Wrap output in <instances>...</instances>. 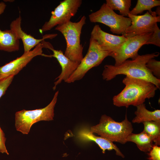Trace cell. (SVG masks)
I'll return each mask as SVG.
<instances>
[{
	"instance_id": "6da1fadb",
	"label": "cell",
	"mask_w": 160,
	"mask_h": 160,
	"mask_svg": "<svg viewBox=\"0 0 160 160\" xmlns=\"http://www.w3.org/2000/svg\"><path fill=\"white\" fill-rule=\"evenodd\" d=\"M159 55V52H156L139 55L135 59L127 60L117 66L106 65L102 74L103 79L109 81L118 75L123 74L132 78L148 81L160 89V79L155 77L146 66L149 60L157 57Z\"/></svg>"
},
{
	"instance_id": "7a4b0ae2",
	"label": "cell",
	"mask_w": 160,
	"mask_h": 160,
	"mask_svg": "<svg viewBox=\"0 0 160 160\" xmlns=\"http://www.w3.org/2000/svg\"><path fill=\"white\" fill-rule=\"evenodd\" d=\"M122 83L125 87L113 98V105L118 107L136 106L144 103L146 99L154 97L158 89L149 81L127 76L123 79Z\"/></svg>"
},
{
	"instance_id": "3957f363",
	"label": "cell",
	"mask_w": 160,
	"mask_h": 160,
	"mask_svg": "<svg viewBox=\"0 0 160 160\" xmlns=\"http://www.w3.org/2000/svg\"><path fill=\"white\" fill-rule=\"evenodd\" d=\"M133 130L131 123L126 114L124 120L121 122L115 121L105 114L101 116L99 123L91 127L90 131L112 142L124 144L128 136Z\"/></svg>"
},
{
	"instance_id": "277c9868",
	"label": "cell",
	"mask_w": 160,
	"mask_h": 160,
	"mask_svg": "<svg viewBox=\"0 0 160 160\" xmlns=\"http://www.w3.org/2000/svg\"><path fill=\"white\" fill-rule=\"evenodd\" d=\"M86 17L83 16L76 22L71 21L56 26L55 29L60 32L66 41V47L64 55L71 60L80 62L83 58V47L80 43V36Z\"/></svg>"
},
{
	"instance_id": "5b68a950",
	"label": "cell",
	"mask_w": 160,
	"mask_h": 160,
	"mask_svg": "<svg viewBox=\"0 0 160 160\" xmlns=\"http://www.w3.org/2000/svg\"><path fill=\"white\" fill-rule=\"evenodd\" d=\"M59 91L55 93L50 103L45 107L32 110L23 109L16 112L15 126L16 130L23 134H28L32 125L39 121L53 120L54 108Z\"/></svg>"
},
{
	"instance_id": "8992f818",
	"label": "cell",
	"mask_w": 160,
	"mask_h": 160,
	"mask_svg": "<svg viewBox=\"0 0 160 160\" xmlns=\"http://www.w3.org/2000/svg\"><path fill=\"white\" fill-rule=\"evenodd\" d=\"M111 53L103 49L95 40L90 37L86 55L76 70L65 82L70 83L81 80L89 71L100 65Z\"/></svg>"
},
{
	"instance_id": "52a82bcc",
	"label": "cell",
	"mask_w": 160,
	"mask_h": 160,
	"mask_svg": "<svg viewBox=\"0 0 160 160\" xmlns=\"http://www.w3.org/2000/svg\"><path fill=\"white\" fill-rule=\"evenodd\" d=\"M92 23H99L108 26L113 33L124 35L127 29L131 25L129 17L119 15L104 3L100 9L89 15Z\"/></svg>"
},
{
	"instance_id": "ba28073f",
	"label": "cell",
	"mask_w": 160,
	"mask_h": 160,
	"mask_svg": "<svg viewBox=\"0 0 160 160\" xmlns=\"http://www.w3.org/2000/svg\"><path fill=\"white\" fill-rule=\"evenodd\" d=\"M82 3L81 0H64L60 1L51 12L49 20L45 23L39 31L42 33L58 25L70 21L76 14Z\"/></svg>"
},
{
	"instance_id": "9c48e42d",
	"label": "cell",
	"mask_w": 160,
	"mask_h": 160,
	"mask_svg": "<svg viewBox=\"0 0 160 160\" xmlns=\"http://www.w3.org/2000/svg\"><path fill=\"white\" fill-rule=\"evenodd\" d=\"M152 33H144L127 38L117 50L111 53L109 56L114 59V65H119L129 58L132 60L136 58L139 55L138 53V50L142 46L145 44Z\"/></svg>"
},
{
	"instance_id": "30bf717a",
	"label": "cell",
	"mask_w": 160,
	"mask_h": 160,
	"mask_svg": "<svg viewBox=\"0 0 160 160\" xmlns=\"http://www.w3.org/2000/svg\"><path fill=\"white\" fill-rule=\"evenodd\" d=\"M131 25L126 29L124 36L127 38L144 33L153 32L155 24L160 22V16H156L155 11L150 14L147 11L142 15H135L129 14Z\"/></svg>"
},
{
	"instance_id": "8fae6325",
	"label": "cell",
	"mask_w": 160,
	"mask_h": 160,
	"mask_svg": "<svg viewBox=\"0 0 160 160\" xmlns=\"http://www.w3.org/2000/svg\"><path fill=\"white\" fill-rule=\"evenodd\" d=\"M43 46L41 42L32 50L24 52L20 57L0 67V80L17 74L34 57L37 56H43Z\"/></svg>"
},
{
	"instance_id": "7c38bea8",
	"label": "cell",
	"mask_w": 160,
	"mask_h": 160,
	"mask_svg": "<svg viewBox=\"0 0 160 160\" xmlns=\"http://www.w3.org/2000/svg\"><path fill=\"white\" fill-rule=\"evenodd\" d=\"M44 48L51 50L53 54L47 55L44 54L43 56L55 58L60 64L61 68V72L60 75L55 80H57L54 84L53 88L54 90L57 86L60 83L63 81L65 82L76 70L80 62L71 60L66 57L61 50L54 49L52 45L49 42L43 40L41 42Z\"/></svg>"
},
{
	"instance_id": "4fadbf2b",
	"label": "cell",
	"mask_w": 160,
	"mask_h": 160,
	"mask_svg": "<svg viewBox=\"0 0 160 160\" xmlns=\"http://www.w3.org/2000/svg\"><path fill=\"white\" fill-rule=\"evenodd\" d=\"M91 38L95 40L103 49L111 53L117 50L127 39L124 35L119 36L107 33L98 25L93 27Z\"/></svg>"
},
{
	"instance_id": "5bb4252c",
	"label": "cell",
	"mask_w": 160,
	"mask_h": 160,
	"mask_svg": "<svg viewBox=\"0 0 160 160\" xmlns=\"http://www.w3.org/2000/svg\"><path fill=\"white\" fill-rule=\"evenodd\" d=\"M22 18L20 15L11 23L10 29L14 31L18 37L21 39L23 45L24 52H27L35 47L37 45L45 39H52L55 37L57 34H46L41 39H36L30 34L24 31L21 27Z\"/></svg>"
},
{
	"instance_id": "9a60e30c",
	"label": "cell",
	"mask_w": 160,
	"mask_h": 160,
	"mask_svg": "<svg viewBox=\"0 0 160 160\" xmlns=\"http://www.w3.org/2000/svg\"><path fill=\"white\" fill-rule=\"evenodd\" d=\"M78 137L81 140L84 141H93L95 142L102 150L103 153L105 150H114L117 155L124 157L119 148L113 142L101 137H98L94 135L90 130L84 128L79 131Z\"/></svg>"
},
{
	"instance_id": "2e32d148",
	"label": "cell",
	"mask_w": 160,
	"mask_h": 160,
	"mask_svg": "<svg viewBox=\"0 0 160 160\" xmlns=\"http://www.w3.org/2000/svg\"><path fill=\"white\" fill-rule=\"evenodd\" d=\"M20 39L11 29L2 31L0 29V50L8 52L19 50Z\"/></svg>"
},
{
	"instance_id": "e0dca14e",
	"label": "cell",
	"mask_w": 160,
	"mask_h": 160,
	"mask_svg": "<svg viewBox=\"0 0 160 160\" xmlns=\"http://www.w3.org/2000/svg\"><path fill=\"white\" fill-rule=\"evenodd\" d=\"M136 107L137 110L135 112L136 116L132 120V122L140 123L151 121H160V110L150 111L146 108L144 103Z\"/></svg>"
},
{
	"instance_id": "ac0fdd59",
	"label": "cell",
	"mask_w": 160,
	"mask_h": 160,
	"mask_svg": "<svg viewBox=\"0 0 160 160\" xmlns=\"http://www.w3.org/2000/svg\"><path fill=\"white\" fill-rule=\"evenodd\" d=\"M126 142H132L135 143L141 151L149 152L153 144L151 137L143 131L139 134L132 133L127 137Z\"/></svg>"
},
{
	"instance_id": "d6986e66",
	"label": "cell",
	"mask_w": 160,
	"mask_h": 160,
	"mask_svg": "<svg viewBox=\"0 0 160 160\" xmlns=\"http://www.w3.org/2000/svg\"><path fill=\"white\" fill-rule=\"evenodd\" d=\"M160 6L159 0H138L136 6L130 11L129 14L136 15L145 10H148L150 14H152L153 12L152 11L151 9Z\"/></svg>"
},
{
	"instance_id": "ffe728a7",
	"label": "cell",
	"mask_w": 160,
	"mask_h": 160,
	"mask_svg": "<svg viewBox=\"0 0 160 160\" xmlns=\"http://www.w3.org/2000/svg\"><path fill=\"white\" fill-rule=\"evenodd\" d=\"M144 128L143 131L150 136L155 145H160V121H147L143 123Z\"/></svg>"
},
{
	"instance_id": "44dd1931",
	"label": "cell",
	"mask_w": 160,
	"mask_h": 160,
	"mask_svg": "<svg viewBox=\"0 0 160 160\" xmlns=\"http://www.w3.org/2000/svg\"><path fill=\"white\" fill-rule=\"evenodd\" d=\"M106 4L111 9L119 11L121 15L128 16L131 5V0H106Z\"/></svg>"
},
{
	"instance_id": "7402d4cb",
	"label": "cell",
	"mask_w": 160,
	"mask_h": 160,
	"mask_svg": "<svg viewBox=\"0 0 160 160\" xmlns=\"http://www.w3.org/2000/svg\"><path fill=\"white\" fill-rule=\"evenodd\" d=\"M146 67L156 78L160 79V61L154 58L149 60L146 64Z\"/></svg>"
},
{
	"instance_id": "603a6c76",
	"label": "cell",
	"mask_w": 160,
	"mask_h": 160,
	"mask_svg": "<svg viewBox=\"0 0 160 160\" xmlns=\"http://www.w3.org/2000/svg\"><path fill=\"white\" fill-rule=\"evenodd\" d=\"M152 44L160 47V29L157 23L155 24L153 31L145 44Z\"/></svg>"
},
{
	"instance_id": "cb8c5ba5",
	"label": "cell",
	"mask_w": 160,
	"mask_h": 160,
	"mask_svg": "<svg viewBox=\"0 0 160 160\" xmlns=\"http://www.w3.org/2000/svg\"><path fill=\"white\" fill-rule=\"evenodd\" d=\"M14 76H11L0 80V98L5 94L7 88L11 83Z\"/></svg>"
},
{
	"instance_id": "d4e9b609",
	"label": "cell",
	"mask_w": 160,
	"mask_h": 160,
	"mask_svg": "<svg viewBox=\"0 0 160 160\" xmlns=\"http://www.w3.org/2000/svg\"><path fill=\"white\" fill-rule=\"evenodd\" d=\"M148 154L149 160H160V147L153 145Z\"/></svg>"
},
{
	"instance_id": "484cf974",
	"label": "cell",
	"mask_w": 160,
	"mask_h": 160,
	"mask_svg": "<svg viewBox=\"0 0 160 160\" xmlns=\"http://www.w3.org/2000/svg\"><path fill=\"white\" fill-rule=\"evenodd\" d=\"M6 139L4 133L0 127V152L9 155V153L5 145Z\"/></svg>"
},
{
	"instance_id": "4316f807",
	"label": "cell",
	"mask_w": 160,
	"mask_h": 160,
	"mask_svg": "<svg viewBox=\"0 0 160 160\" xmlns=\"http://www.w3.org/2000/svg\"><path fill=\"white\" fill-rule=\"evenodd\" d=\"M6 7V4L3 1L0 2V15L4 11Z\"/></svg>"
},
{
	"instance_id": "83f0119b",
	"label": "cell",
	"mask_w": 160,
	"mask_h": 160,
	"mask_svg": "<svg viewBox=\"0 0 160 160\" xmlns=\"http://www.w3.org/2000/svg\"><path fill=\"white\" fill-rule=\"evenodd\" d=\"M155 12L156 14V15H157L158 16H160V6H159L157 7Z\"/></svg>"
},
{
	"instance_id": "f1b7e54d",
	"label": "cell",
	"mask_w": 160,
	"mask_h": 160,
	"mask_svg": "<svg viewBox=\"0 0 160 160\" xmlns=\"http://www.w3.org/2000/svg\"><path fill=\"white\" fill-rule=\"evenodd\" d=\"M4 1L5 2H13L14 0H4Z\"/></svg>"
}]
</instances>
